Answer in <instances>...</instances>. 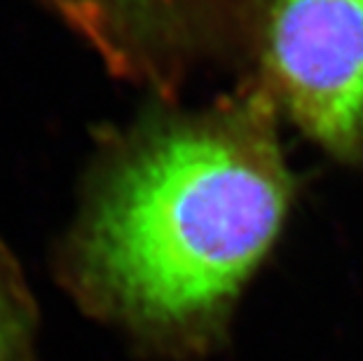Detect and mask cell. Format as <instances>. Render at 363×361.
Segmentation results:
<instances>
[{
	"instance_id": "cell-1",
	"label": "cell",
	"mask_w": 363,
	"mask_h": 361,
	"mask_svg": "<svg viewBox=\"0 0 363 361\" xmlns=\"http://www.w3.org/2000/svg\"><path fill=\"white\" fill-rule=\"evenodd\" d=\"M277 120L246 80L104 139L54 260L75 305L148 355L213 350L291 204Z\"/></svg>"
},
{
	"instance_id": "cell-2",
	"label": "cell",
	"mask_w": 363,
	"mask_h": 361,
	"mask_svg": "<svg viewBox=\"0 0 363 361\" xmlns=\"http://www.w3.org/2000/svg\"><path fill=\"white\" fill-rule=\"evenodd\" d=\"M242 38L277 113L363 172V0H251Z\"/></svg>"
},
{
	"instance_id": "cell-3",
	"label": "cell",
	"mask_w": 363,
	"mask_h": 361,
	"mask_svg": "<svg viewBox=\"0 0 363 361\" xmlns=\"http://www.w3.org/2000/svg\"><path fill=\"white\" fill-rule=\"evenodd\" d=\"M108 71L174 96L192 71L244 35L251 0H40Z\"/></svg>"
},
{
	"instance_id": "cell-4",
	"label": "cell",
	"mask_w": 363,
	"mask_h": 361,
	"mask_svg": "<svg viewBox=\"0 0 363 361\" xmlns=\"http://www.w3.org/2000/svg\"><path fill=\"white\" fill-rule=\"evenodd\" d=\"M38 303L17 256L0 240V361H33Z\"/></svg>"
}]
</instances>
